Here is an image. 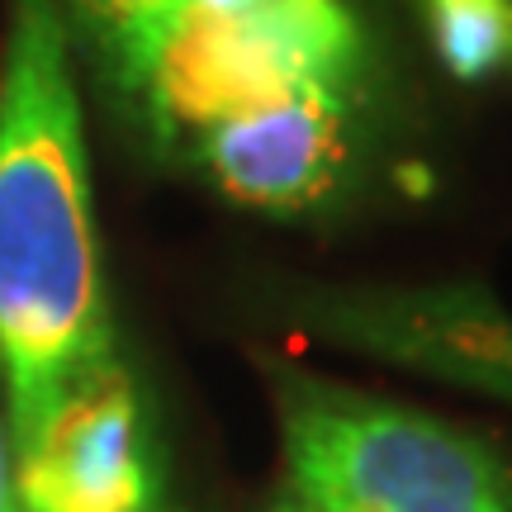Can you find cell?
I'll return each instance as SVG.
<instances>
[{
	"label": "cell",
	"instance_id": "8992f818",
	"mask_svg": "<svg viewBox=\"0 0 512 512\" xmlns=\"http://www.w3.org/2000/svg\"><path fill=\"white\" fill-rule=\"evenodd\" d=\"M361 91H299L209 119L185 138L190 162L228 200L266 214H304L332 200L351 166Z\"/></svg>",
	"mask_w": 512,
	"mask_h": 512
},
{
	"label": "cell",
	"instance_id": "3957f363",
	"mask_svg": "<svg viewBox=\"0 0 512 512\" xmlns=\"http://www.w3.org/2000/svg\"><path fill=\"white\" fill-rule=\"evenodd\" d=\"M294 489H328L370 512H512V465L456 422L313 380H275Z\"/></svg>",
	"mask_w": 512,
	"mask_h": 512
},
{
	"label": "cell",
	"instance_id": "277c9868",
	"mask_svg": "<svg viewBox=\"0 0 512 512\" xmlns=\"http://www.w3.org/2000/svg\"><path fill=\"white\" fill-rule=\"evenodd\" d=\"M299 318L328 347L512 403V318L475 285L313 294Z\"/></svg>",
	"mask_w": 512,
	"mask_h": 512
},
{
	"label": "cell",
	"instance_id": "30bf717a",
	"mask_svg": "<svg viewBox=\"0 0 512 512\" xmlns=\"http://www.w3.org/2000/svg\"><path fill=\"white\" fill-rule=\"evenodd\" d=\"M266 512H313V508H309V498H299V494L290 489L285 498H275V503H271Z\"/></svg>",
	"mask_w": 512,
	"mask_h": 512
},
{
	"label": "cell",
	"instance_id": "52a82bcc",
	"mask_svg": "<svg viewBox=\"0 0 512 512\" xmlns=\"http://www.w3.org/2000/svg\"><path fill=\"white\" fill-rule=\"evenodd\" d=\"M422 19L456 81H489L512 62V0H422Z\"/></svg>",
	"mask_w": 512,
	"mask_h": 512
},
{
	"label": "cell",
	"instance_id": "7c38bea8",
	"mask_svg": "<svg viewBox=\"0 0 512 512\" xmlns=\"http://www.w3.org/2000/svg\"><path fill=\"white\" fill-rule=\"evenodd\" d=\"M62 5H72V0H62Z\"/></svg>",
	"mask_w": 512,
	"mask_h": 512
},
{
	"label": "cell",
	"instance_id": "5b68a950",
	"mask_svg": "<svg viewBox=\"0 0 512 512\" xmlns=\"http://www.w3.org/2000/svg\"><path fill=\"white\" fill-rule=\"evenodd\" d=\"M10 489L15 512H143L162 494L138 389L119 361L76 384L10 456Z\"/></svg>",
	"mask_w": 512,
	"mask_h": 512
},
{
	"label": "cell",
	"instance_id": "9c48e42d",
	"mask_svg": "<svg viewBox=\"0 0 512 512\" xmlns=\"http://www.w3.org/2000/svg\"><path fill=\"white\" fill-rule=\"evenodd\" d=\"M0 512H15V489H10V441H5V418H0Z\"/></svg>",
	"mask_w": 512,
	"mask_h": 512
},
{
	"label": "cell",
	"instance_id": "8fae6325",
	"mask_svg": "<svg viewBox=\"0 0 512 512\" xmlns=\"http://www.w3.org/2000/svg\"><path fill=\"white\" fill-rule=\"evenodd\" d=\"M143 512H171V503H166V494H157V498H152V503H147Z\"/></svg>",
	"mask_w": 512,
	"mask_h": 512
},
{
	"label": "cell",
	"instance_id": "6da1fadb",
	"mask_svg": "<svg viewBox=\"0 0 512 512\" xmlns=\"http://www.w3.org/2000/svg\"><path fill=\"white\" fill-rule=\"evenodd\" d=\"M62 0H15L0 57V375L10 456L114 366Z\"/></svg>",
	"mask_w": 512,
	"mask_h": 512
},
{
	"label": "cell",
	"instance_id": "7a4b0ae2",
	"mask_svg": "<svg viewBox=\"0 0 512 512\" xmlns=\"http://www.w3.org/2000/svg\"><path fill=\"white\" fill-rule=\"evenodd\" d=\"M361 76L366 38L342 0H242L176 15L110 81L157 143L181 147L209 119L299 91H361Z\"/></svg>",
	"mask_w": 512,
	"mask_h": 512
},
{
	"label": "cell",
	"instance_id": "ba28073f",
	"mask_svg": "<svg viewBox=\"0 0 512 512\" xmlns=\"http://www.w3.org/2000/svg\"><path fill=\"white\" fill-rule=\"evenodd\" d=\"M294 494L309 498L313 512H370V508H361V503H351V498H342V494H328V489H294Z\"/></svg>",
	"mask_w": 512,
	"mask_h": 512
}]
</instances>
